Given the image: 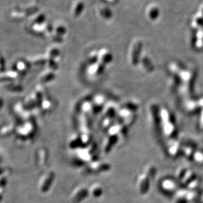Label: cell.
<instances>
[{
	"mask_svg": "<svg viewBox=\"0 0 203 203\" xmlns=\"http://www.w3.org/2000/svg\"><path fill=\"white\" fill-rule=\"evenodd\" d=\"M142 42L139 39H135L131 44L129 48V57L131 63L135 64L138 61L142 49Z\"/></svg>",
	"mask_w": 203,
	"mask_h": 203,
	"instance_id": "obj_1",
	"label": "cell"
},
{
	"mask_svg": "<svg viewBox=\"0 0 203 203\" xmlns=\"http://www.w3.org/2000/svg\"><path fill=\"white\" fill-rule=\"evenodd\" d=\"M160 10L158 6L155 3H152L148 6L146 10V15L150 20L155 21L160 16Z\"/></svg>",
	"mask_w": 203,
	"mask_h": 203,
	"instance_id": "obj_2",
	"label": "cell"
},
{
	"mask_svg": "<svg viewBox=\"0 0 203 203\" xmlns=\"http://www.w3.org/2000/svg\"><path fill=\"white\" fill-rule=\"evenodd\" d=\"M112 55L111 52L107 49H101L98 52V59L103 64H107L112 61Z\"/></svg>",
	"mask_w": 203,
	"mask_h": 203,
	"instance_id": "obj_3",
	"label": "cell"
},
{
	"mask_svg": "<svg viewBox=\"0 0 203 203\" xmlns=\"http://www.w3.org/2000/svg\"><path fill=\"white\" fill-rule=\"evenodd\" d=\"M97 12L100 17L106 20L111 19V17H112V12L111 9L104 5H101L98 6Z\"/></svg>",
	"mask_w": 203,
	"mask_h": 203,
	"instance_id": "obj_4",
	"label": "cell"
},
{
	"mask_svg": "<svg viewBox=\"0 0 203 203\" xmlns=\"http://www.w3.org/2000/svg\"><path fill=\"white\" fill-rule=\"evenodd\" d=\"M103 193V190L102 188L101 187V186H100L99 185H94L93 186H92V187L90 189V193L91 195L94 196V197H99V196L102 194Z\"/></svg>",
	"mask_w": 203,
	"mask_h": 203,
	"instance_id": "obj_5",
	"label": "cell"
},
{
	"mask_svg": "<svg viewBox=\"0 0 203 203\" xmlns=\"http://www.w3.org/2000/svg\"><path fill=\"white\" fill-rule=\"evenodd\" d=\"M192 27L194 28H203V17L202 16H195L192 21Z\"/></svg>",
	"mask_w": 203,
	"mask_h": 203,
	"instance_id": "obj_6",
	"label": "cell"
},
{
	"mask_svg": "<svg viewBox=\"0 0 203 203\" xmlns=\"http://www.w3.org/2000/svg\"><path fill=\"white\" fill-rule=\"evenodd\" d=\"M87 194V191H86L85 189H80L78 191H77L75 195H74V201L75 202H79L83 199L85 198V196Z\"/></svg>",
	"mask_w": 203,
	"mask_h": 203,
	"instance_id": "obj_7",
	"label": "cell"
},
{
	"mask_svg": "<svg viewBox=\"0 0 203 203\" xmlns=\"http://www.w3.org/2000/svg\"><path fill=\"white\" fill-rule=\"evenodd\" d=\"M77 8L75 9V15H79L81 13H82V12L85 7V5H84L83 2H82V1L77 2Z\"/></svg>",
	"mask_w": 203,
	"mask_h": 203,
	"instance_id": "obj_8",
	"label": "cell"
},
{
	"mask_svg": "<svg viewBox=\"0 0 203 203\" xmlns=\"http://www.w3.org/2000/svg\"><path fill=\"white\" fill-rule=\"evenodd\" d=\"M91 71H92V73H100L102 71V70H103V67L102 65L100 63L97 64H94L91 67Z\"/></svg>",
	"mask_w": 203,
	"mask_h": 203,
	"instance_id": "obj_9",
	"label": "cell"
},
{
	"mask_svg": "<svg viewBox=\"0 0 203 203\" xmlns=\"http://www.w3.org/2000/svg\"><path fill=\"white\" fill-rule=\"evenodd\" d=\"M107 1L110 2V3H115L117 1V0H107Z\"/></svg>",
	"mask_w": 203,
	"mask_h": 203,
	"instance_id": "obj_10",
	"label": "cell"
},
{
	"mask_svg": "<svg viewBox=\"0 0 203 203\" xmlns=\"http://www.w3.org/2000/svg\"><path fill=\"white\" fill-rule=\"evenodd\" d=\"M201 13L202 14V16L203 17V7L201 9Z\"/></svg>",
	"mask_w": 203,
	"mask_h": 203,
	"instance_id": "obj_11",
	"label": "cell"
}]
</instances>
